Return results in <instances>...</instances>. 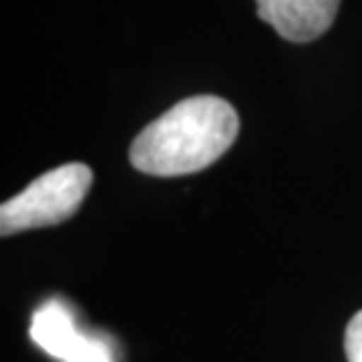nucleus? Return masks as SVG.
Wrapping results in <instances>:
<instances>
[{
    "mask_svg": "<svg viewBox=\"0 0 362 362\" xmlns=\"http://www.w3.org/2000/svg\"><path fill=\"white\" fill-rule=\"evenodd\" d=\"M259 19L289 42H313L332 28L341 0H255Z\"/></svg>",
    "mask_w": 362,
    "mask_h": 362,
    "instance_id": "obj_3",
    "label": "nucleus"
},
{
    "mask_svg": "<svg viewBox=\"0 0 362 362\" xmlns=\"http://www.w3.org/2000/svg\"><path fill=\"white\" fill-rule=\"evenodd\" d=\"M240 132L238 111L214 94L181 99L148 122L129 146V163L141 175L184 177L207 170L233 146Z\"/></svg>",
    "mask_w": 362,
    "mask_h": 362,
    "instance_id": "obj_1",
    "label": "nucleus"
},
{
    "mask_svg": "<svg viewBox=\"0 0 362 362\" xmlns=\"http://www.w3.org/2000/svg\"><path fill=\"white\" fill-rule=\"evenodd\" d=\"M66 362H113V358H111L108 346L101 341V339L83 334L74 353L66 358Z\"/></svg>",
    "mask_w": 362,
    "mask_h": 362,
    "instance_id": "obj_5",
    "label": "nucleus"
},
{
    "mask_svg": "<svg viewBox=\"0 0 362 362\" xmlns=\"http://www.w3.org/2000/svg\"><path fill=\"white\" fill-rule=\"evenodd\" d=\"M28 334H31L35 346H40L52 358L66 362V358L74 353L78 341H81L83 332H78L74 315H71V310L64 303L47 301L33 313Z\"/></svg>",
    "mask_w": 362,
    "mask_h": 362,
    "instance_id": "obj_4",
    "label": "nucleus"
},
{
    "mask_svg": "<svg viewBox=\"0 0 362 362\" xmlns=\"http://www.w3.org/2000/svg\"><path fill=\"white\" fill-rule=\"evenodd\" d=\"M344 349L349 362H362V310H358L346 325Z\"/></svg>",
    "mask_w": 362,
    "mask_h": 362,
    "instance_id": "obj_6",
    "label": "nucleus"
},
{
    "mask_svg": "<svg viewBox=\"0 0 362 362\" xmlns=\"http://www.w3.org/2000/svg\"><path fill=\"white\" fill-rule=\"evenodd\" d=\"M92 186V170L83 163L54 168L31 181L24 191L0 207V233L57 226L71 219L85 202Z\"/></svg>",
    "mask_w": 362,
    "mask_h": 362,
    "instance_id": "obj_2",
    "label": "nucleus"
}]
</instances>
